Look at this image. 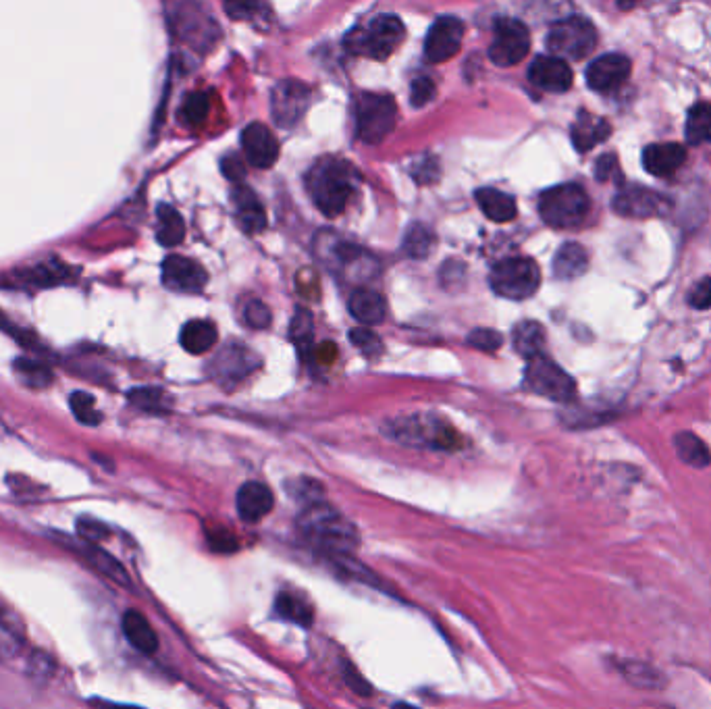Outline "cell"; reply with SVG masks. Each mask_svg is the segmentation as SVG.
<instances>
[{"label": "cell", "instance_id": "6da1fadb", "mask_svg": "<svg viewBox=\"0 0 711 709\" xmlns=\"http://www.w3.org/2000/svg\"><path fill=\"white\" fill-rule=\"evenodd\" d=\"M300 535L331 560L352 556L360 545L358 529L325 500L306 504L298 516Z\"/></svg>", "mask_w": 711, "mask_h": 709}, {"label": "cell", "instance_id": "7a4b0ae2", "mask_svg": "<svg viewBox=\"0 0 711 709\" xmlns=\"http://www.w3.org/2000/svg\"><path fill=\"white\" fill-rule=\"evenodd\" d=\"M308 192L327 217L344 213L358 186V171L341 159H323L308 173Z\"/></svg>", "mask_w": 711, "mask_h": 709}, {"label": "cell", "instance_id": "3957f363", "mask_svg": "<svg viewBox=\"0 0 711 709\" xmlns=\"http://www.w3.org/2000/svg\"><path fill=\"white\" fill-rule=\"evenodd\" d=\"M406 36L404 23L395 15H379L364 28H356L346 36V48L352 55L368 59H387L402 44Z\"/></svg>", "mask_w": 711, "mask_h": 709}, {"label": "cell", "instance_id": "277c9868", "mask_svg": "<svg viewBox=\"0 0 711 709\" xmlns=\"http://www.w3.org/2000/svg\"><path fill=\"white\" fill-rule=\"evenodd\" d=\"M589 208L591 200L587 192L576 183H562V186L543 192L539 198L541 219L556 229L578 227L587 219Z\"/></svg>", "mask_w": 711, "mask_h": 709}, {"label": "cell", "instance_id": "5b68a950", "mask_svg": "<svg viewBox=\"0 0 711 709\" xmlns=\"http://www.w3.org/2000/svg\"><path fill=\"white\" fill-rule=\"evenodd\" d=\"M489 283L497 296L506 300H526L539 290L541 271L533 258L512 256L499 260L491 269Z\"/></svg>", "mask_w": 711, "mask_h": 709}, {"label": "cell", "instance_id": "8992f818", "mask_svg": "<svg viewBox=\"0 0 711 709\" xmlns=\"http://www.w3.org/2000/svg\"><path fill=\"white\" fill-rule=\"evenodd\" d=\"M547 50L562 61H581L597 44V30L587 17H566L547 34Z\"/></svg>", "mask_w": 711, "mask_h": 709}, {"label": "cell", "instance_id": "52a82bcc", "mask_svg": "<svg viewBox=\"0 0 711 709\" xmlns=\"http://www.w3.org/2000/svg\"><path fill=\"white\" fill-rule=\"evenodd\" d=\"M398 107L387 94H360L356 100V131L364 144L383 142L395 127Z\"/></svg>", "mask_w": 711, "mask_h": 709}, {"label": "cell", "instance_id": "ba28073f", "mask_svg": "<svg viewBox=\"0 0 711 709\" xmlns=\"http://www.w3.org/2000/svg\"><path fill=\"white\" fill-rule=\"evenodd\" d=\"M389 437L398 439L406 445H416V448H431L454 452L460 448V435L450 425L445 423H427L420 418H404L398 423L389 425Z\"/></svg>", "mask_w": 711, "mask_h": 709}, {"label": "cell", "instance_id": "9c48e42d", "mask_svg": "<svg viewBox=\"0 0 711 709\" xmlns=\"http://www.w3.org/2000/svg\"><path fill=\"white\" fill-rule=\"evenodd\" d=\"M524 383L531 391L553 402H570L576 396L574 379L564 369H560L556 362L545 356L529 360V366H526L524 373Z\"/></svg>", "mask_w": 711, "mask_h": 709}, {"label": "cell", "instance_id": "30bf717a", "mask_svg": "<svg viewBox=\"0 0 711 709\" xmlns=\"http://www.w3.org/2000/svg\"><path fill=\"white\" fill-rule=\"evenodd\" d=\"M531 50V34L518 19L502 17L495 23V38L489 46V59L497 67L518 65Z\"/></svg>", "mask_w": 711, "mask_h": 709}, {"label": "cell", "instance_id": "8fae6325", "mask_svg": "<svg viewBox=\"0 0 711 709\" xmlns=\"http://www.w3.org/2000/svg\"><path fill=\"white\" fill-rule=\"evenodd\" d=\"M464 40V23L454 15L439 17L427 34L425 55L431 63H445L460 52Z\"/></svg>", "mask_w": 711, "mask_h": 709}, {"label": "cell", "instance_id": "7c38bea8", "mask_svg": "<svg viewBox=\"0 0 711 709\" xmlns=\"http://www.w3.org/2000/svg\"><path fill=\"white\" fill-rule=\"evenodd\" d=\"M310 92L300 82H281L271 96V113L279 127L296 125L308 109Z\"/></svg>", "mask_w": 711, "mask_h": 709}, {"label": "cell", "instance_id": "4fadbf2b", "mask_svg": "<svg viewBox=\"0 0 711 709\" xmlns=\"http://www.w3.org/2000/svg\"><path fill=\"white\" fill-rule=\"evenodd\" d=\"M206 281V271L192 258L173 254L163 262V283L173 292L196 294L204 290Z\"/></svg>", "mask_w": 711, "mask_h": 709}, {"label": "cell", "instance_id": "5bb4252c", "mask_svg": "<svg viewBox=\"0 0 711 709\" xmlns=\"http://www.w3.org/2000/svg\"><path fill=\"white\" fill-rule=\"evenodd\" d=\"M614 210L622 217L630 219H649L662 215L666 208V198L653 190L641 186H628L618 192L614 198Z\"/></svg>", "mask_w": 711, "mask_h": 709}, {"label": "cell", "instance_id": "9a60e30c", "mask_svg": "<svg viewBox=\"0 0 711 709\" xmlns=\"http://www.w3.org/2000/svg\"><path fill=\"white\" fill-rule=\"evenodd\" d=\"M242 148L248 163L256 169H269L279 159V142L262 123H252L244 129Z\"/></svg>", "mask_w": 711, "mask_h": 709}, {"label": "cell", "instance_id": "2e32d148", "mask_svg": "<svg viewBox=\"0 0 711 709\" xmlns=\"http://www.w3.org/2000/svg\"><path fill=\"white\" fill-rule=\"evenodd\" d=\"M632 71L630 61L624 55H603L587 67V84L595 92L618 90Z\"/></svg>", "mask_w": 711, "mask_h": 709}, {"label": "cell", "instance_id": "e0dca14e", "mask_svg": "<svg viewBox=\"0 0 711 709\" xmlns=\"http://www.w3.org/2000/svg\"><path fill=\"white\" fill-rule=\"evenodd\" d=\"M529 80L535 88L551 94H562L572 88L574 73L566 61L551 55L537 57L529 69Z\"/></svg>", "mask_w": 711, "mask_h": 709}, {"label": "cell", "instance_id": "ac0fdd59", "mask_svg": "<svg viewBox=\"0 0 711 709\" xmlns=\"http://www.w3.org/2000/svg\"><path fill=\"white\" fill-rule=\"evenodd\" d=\"M237 514L248 524H258L265 520L275 506L273 491L258 481H248L237 491Z\"/></svg>", "mask_w": 711, "mask_h": 709}, {"label": "cell", "instance_id": "d6986e66", "mask_svg": "<svg viewBox=\"0 0 711 709\" xmlns=\"http://www.w3.org/2000/svg\"><path fill=\"white\" fill-rule=\"evenodd\" d=\"M28 643L23 618L0 597V662L15 660Z\"/></svg>", "mask_w": 711, "mask_h": 709}, {"label": "cell", "instance_id": "ffe728a7", "mask_svg": "<svg viewBox=\"0 0 711 709\" xmlns=\"http://www.w3.org/2000/svg\"><path fill=\"white\" fill-rule=\"evenodd\" d=\"M210 366L217 381L237 383L256 369V356L246 346H227Z\"/></svg>", "mask_w": 711, "mask_h": 709}, {"label": "cell", "instance_id": "44dd1931", "mask_svg": "<svg viewBox=\"0 0 711 709\" xmlns=\"http://www.w3.org/2000/svg\"><path fill=\"white\" fill-rule=\"evenodd\" d=\"M684 163H687V148L674 142L651 144L643 150V167L655 177H670Z\"/></svg>", "mask_w": 711, "mask_h": 709}, {"label": "cell", "instance_id": "7402d4cb", "mask_svg": "<svg viewBox=\"0 0 711 709\" xmlns=\"http://www.w3.org/2000/svg\"><path fill=\"white\" fill-rule=\"evenodd\" d=\"M77 554L82 556L94 570H98L102 576H107V579H111L119 587L131 589V579H129L125 566L121 562H117L109 554V551H104L100 545L88 543V541H79Z\"/></svg>", "mask_w": 711, "mask_h": 709}, {"label": "cell", "instance_id": "603a6c76", "mask_svg": "<svg viewBox=\"0 0 711 709\" xmlns=\"http://www.w3.org/2000/svg\"><path fill=\"white\" fill-rule=\"evenodd\" d=\"M610 134L612 127L605 119L591 113H578V119L572 125V144L578 152H589L597 144L608 140Z\"/></svg>", "mask_w": 711, "mask_h": 709}, {"label": "cell", "instance_id": "cb8c5ba5", "mask_svg": "<svg viewBox=\"0 0 711 709\" xmlns=\"http://www.w3.org/2000/svg\"><path fill=\"white\" fill-rule=\"evenodd\" d=\"M233 202H235V210H237V221H240V225L246 233L254 235V233L265 231L267 213L250 188L237 186L233 190Z\"/></svg>", "mask_w": 711, "mask_h": 709}, {"label": "cell", "instance_id": "d4e9b609", "mask_svg": "<svg viewBox=\"0 0 711 709\" xmlns=\"http://www.w3.org/2000/svg\"><path fill=\"white\" fill-rule=\"evenodd\" d=\"M121 628H123V635H125L127 643L136 651H140L144 655L156 653L158 637L144 614H140L136 610L125 612L123 620H121Z\"/></svg>", "mask_w": 711, "mask_h": 709}, {"label": "cell", "instance_id": "484cf974", "mask_svg": "<svg viewBox=\"0 0 711 709\" xmlns=\"http://www.w3.org/2000/svg\"><path fill=\"white\" fill-rule=\"evenodd\" d=\"M589 267V254L581 244H564L553 258V275L562 281L581 277Z\"/></svg>", "mask_w": 711, "mask_h": 709}, {"label": "cell", "instance_id": "4316f807", "mask_svg": "<svg viewBox=\"0 0 711 709\" xmlns=\"http://www.w3.org/2000/svg\"><path fill=\"white\" fill-rule=\"evenodd\" d=\"M219 339L217 327L210 321H190L186 327L181 329L179 341L186 352L190 354H204L208 350H213Z\"/></svg>", "mask_w": 711, "mask_h": 709}, {"label": "cell", "instance_id": "83f0119b", "mask_svg": "<svg viewBox=\"0 0 711 709\" xmlns=\"http://www.w3.org/2000/svg\"><path fill=\"white\" fill-rule=\"evenodd\" d=\"M350 312L364 325H379L385 319L387 306L377 292L356 290L350 298Z\"/></svg>", "mask_w": 711, "mask_h": 709}, {"label": "cell", "instance_id": "f1b7e54d", "mask_svg": "<svg viewBox=\"0 0 711 709\" xmlns=\"http://www.w3.org/2000/svg\"><path fill=\"white\" fill-rule=\"evenodd\" d=\"M512 341H514V350L522 358L533 360L537 356H543L541 352L545 346V329L537 321H522L514 327Z\"/></svg>", "mask_w": 711, "mask_h": 709}, {"label": "cell", "instance_id": "f546056e", "mask_svg": "<svg viewBox=\"0 0 711 709\" xmlns=\"http://www.w3.org/2000/svg\"><path fill=\"white\" fill-rule=\"evenodd\" d=\"M477 202L485 217H489L495 223H506L516 217V202L506 192H499L495 188H483L477 192Z\"/></svg>", "mask_w": 711, "mask_h": 709}, {"label": "cell", "instance_id": "4dcf8cb0", "mask_svg": "<svg viewBox=\"0 0 711 709\" xmlns=\"http://www.w3.org/2000/svg\"><path fill=\"white\" fill-rule=\"evenodd\" d=\"M156 219H158L156 238L163 246L173 248V246L181 244L183 238H186V223H183L181 215L173 206H167V204L158 206Z\"/></svg>", "mask_w": 711, "mask_h": 709}, {"label": "cell", "instance_id": "1f68e13d", "mask_svg": "<svg viewBox=\"0 0 711 709\" xmlns=\"http://www.w3.org/2000/svg\"><path fill=\"white\" fill-rule=\"evenodd\" d=\"M674 448H676V454L682 462H687L689 466H695V468H703L711 462V456H709V450H707V445L693 433H678L674 437Z\"/></svg>", "mask_w": 711, "mask_h": 709}, {"label": "cell", "instance_id": "d6a6232c", "mask_svg": "<svg viewBox=\"0 0 711 709\" xmlns=\"http://www.w3.org/2000/svg\"><path fill=\"white\" fill-rule=\"evenodd\" d=\"M687 140L689 144H711V104L699 102L687 117Z\"/></svg>", "mask_w": 711, "mask_h": 709}, {"label": "cell", "instance_id": "836d02e7", "mask_svg": "<svg viewBox=\"0 0 711 709\" xmlns=\"http://www.w3.org/2000/svg\"><path fill=\"white\" fill-rule=\"evenodd\" d=\"M275 610L281 618H285L289 622H296L300 626H310L312 618H314V612L308 603L302 597L289 593V591L277 595Z\"/></svg>", "mask_w": 711, "mask_h": 709}, {"label": "cell", "instance_id": "e575fe53", "mask_svg": "<svg viewBox=\"0 0 711 709\" xmlns=\"http://www.w3.org/2000/svg\"><path fill=\"white\" fill-rule=\"evenodd\" d=\"M435 248V235L429 227L425 225H412L406 235H404V244L402 250L406 256L410 258H427Z\"/></svg>", "mask_w": 711, "mask_h": 709}, {"label": "cell", "instance_id": "d590c367", "mask_svg": "<svg viewBox=\"0 0 711 709\" xmlns=\"http://www.w3.org/2000/svg\"><path fill=\"white\" fill-rule=\"evenodd\" d=\"M69 406H71V412L75 414V418H77L82 425L94 427V425H98L100 420H102L100 412L96 410L94 398L90 396V393H86V391H75V393H71Z\"/></svg>", "mask_w": 711, "mask_h": 709}, {"label": "cell", "instance_id": "8d00e7d4", "mask_svg": "<svg viewBox=\"0 0 711 709\" xmlns=\"http://www.w3.org/2000/svg\"><path fill=\"white\" fill-rule=\"evenodd\" d=\"M289 335H292L294 344L300 350H308L310 341H312V317L310 312L304 308L296 310V317L292 321V327H289Z\"/></svg>", "mask_w": 711, "mask_h": 709}, {"label": "cell", "instance_id": "74e56055", "mask_svg": "<svg viewBox=\"0 0 711 709\" xmlns=\"http://www.w3.org/2000/svg\"><path fill=\"white\" fill-rule=\"evenodd\" d=\"M206 113H208V98H206V94L198 92V94H190L186 98V102H183L181 119H183V123L196 127L206 119Z\"/></svg>", "mask_w": 711, "mask_h": 709}, {"label": "cell", "instance_id": "f35d334b", "mask_svg": "<svg viewBox=\"0 0 711 709\" xmlns=\"http://www.w3.org/2000/svg\"><path fill=\"white\" fill-rule=\"evenodd\" d=\"M129 402L150 412L165 410V396L158 389H134L129 393Z\"/></svg>", "mask_w": 711, "mask_h": 709}, {"label": "cell", "instance_id": "ab89813d", "mask_svg": "<svg viewBox=\"0 0 711 709\" xmlns=\"http://www.w3.org/2000/svg\"><path fill=\"white\" fill-rule=\"evenodd\" d=\"M468 344L481 352H497L504 344V337L493 329H474L468 335Z\"/></svg>", "mask_w": 711, "mask_h": 709}, {"label": "cell", "instance_id": "60d3db41", "mask_svg": "<svg viewBox=\"0 0 711 709\" xmlns=\"http://www.w3.org/2000/svg\"><path fill=\"white\" fill-rule=\"evenodd\" d=\"M350 341L358 350H362L366 356H377L383 350V341L379 339V335L373 333V331H368V329H352L350 331Z\"/></svg>", "mask_w": 711, "mask_h": 709}, {"label": "cell", "instance_id": "b9f144b4", "mask_svg": "<svg viewBox=\"0 0 711 709\" xmlns=\"http://www.w3.org/2000/svg\"><path fill=\"white\" fill-rule=\"evenodd\" d=\"M271 310L267 308V304H262L260 300H250L244 306V321L252 327V329H267L271 325Z\"/></svg>", "mask_w": 711, "mask_h": 709}, {"label": "cell", "instance_id": "7bdbcfd3", "mask_svg": "<svg viewBox=\"0 0 711 709\" xmlns=\"http://www.w3.org/2000/svg\"><path fill=\"white\" fill-rule=\"evenodd\" d=\"M435 96V84L433 80H429V77H418V80H414L412 88H410V102H412V107L420 109V107H425V104H429Z\"/></svg>", "mask_w": 711, "mask_h": 709}, {"label": "cell", "instance_id": "ee69618b", "mask_svg": "<svg viewBox=\"0 0 711 709\" xmlns=\"http://www.w3.org/2000/svg\"><path fill=\"white\" fill-rule=\"evenodd\" d=\"M15 369L19 373L28 375L25 379L30 381V385H46V381L50 379V373L44 369V366L38 362H32V360H17Z\"/></svg>", "mask_w": 711, "mask_h": 709}, {"label": "cell", "instance_id": "f6af8a7d", "mask_svg": "<svg viewBox=\"0 0 711 709\" xmlns=\"http://www.w3.org/2000/svg\"><path fill=\"white\" fill-rule=\"evenodd\" d=\"M595 177L599 181H608V179H622L620 175V167H618V159L614 154H605L597 161L595 165Z\"/></svg>", "mask_w": 711, "mask_h": 709}, {"label": "cell", "instance_id": "bcb514c9", "mask_svg": "<svg viewBox=\"0 0 711 709\" xmlns=\"http://www.w3.org/2000/svg\"><path fill=\"white\" fill-rule=\"evenodd\" d=\"M689 304L697 310L711 308V279H703L693 287V292L689 294Z\"/></svg>", "mask_w": 711, "mask_h": 709}, {"label": "cell", "instance_id": "7dc6e473", "mask_svg": "<svg viewBox=\"0 0 711 709\" xmlns=\"http://www.w3.org/2000/svg\"><path fill=\"white\" fill-rule=\"evenodd\" d=\"M221 169H223V173H225V177H227V179L237 181V183H240V181L246 177L244 163L240 161V156H235V154L225 156L223 163H221Z\"/></svg>", "mask_w": 711, "mask_h": 709}, {"label": "cell", "instance_id": "c3c4849f", "mask_svg": "<svg viewBox=\"0 0 711 709\" xmlns=\"http://www.w3.org/2000/svg\"><path fill=\"white\" fill-rule=\"evenodd\" d=\"M210 539V545H213L217 551H223V554H227V551H233L237 547L235 539L229 537L225 531H219V533H210L208 535Z\"/></svg>", "mask_w": 711, "mask_h": 709}, {"label": "cell", "instance_id": "681fc988", "mask_svg": "<svg viewBox=\"0 0 711 709\" xmlns=\"http://www.w3.org/2000/svg\"><path fill=\"white\" fill-rule=\"evenodd\" d=\"M314 354H316V360L323 362V364H329L331 360H335L337 350H335V344H331V341H327V344L319 346V350H316Z\"/></svg>", "mask_w": 711, "mask_h": 709}, {"label": "cell", "instance_id": "f907efd6", "mask_svg": "<svg viewBox=\"0 0 711 709\" xmlns=\"http://www.w3.org/2000/svg\"><path fill=\"white\" fill-rule=\"evenodd\" d=\"M96 709H142V707H138V705H121V703H104V701H100V703L96 705Z\"/></svg>", "mask_w": 711, "mask_h": 709}, {"label": "cell", "instance_id": "816d5d0a", "mask_svg": "<svg viewBox=\"0 0 711 709\" xmlns=\"http://www.w3.org/2000/svg\"><path fill=\"white\" fill-rule=\"evenodd\" d=\"M393 709H418V707H412V705H406V703H398Z\"/></svg>", "mask_w": 711, "mask_h": 709}]
</instances>
